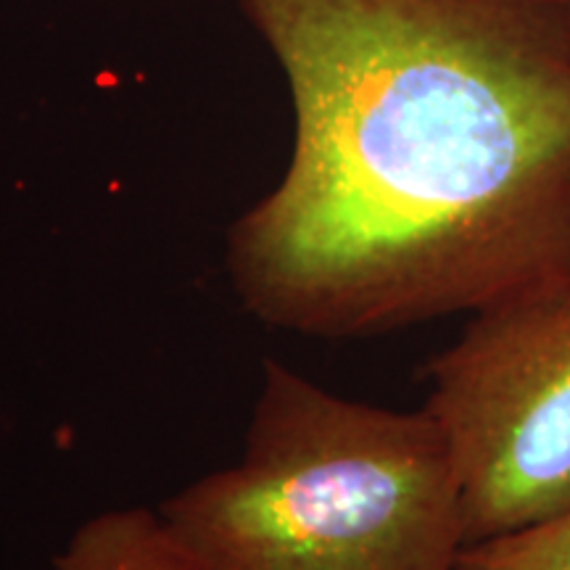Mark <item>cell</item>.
I'll list each match as a JSON object with an SVG mask.
<instances>
[{"mask_svg": "<svg viewBox=\"0 0 570 570\" xmlns=\"http://www.w3.org/2000/svg\"><path fill=\"white\" fill-rule=\"evenodd\" d=\"M288 169L227 233L254 317L370 338L570 285V0H238Z\"/></svg>", "mask_w": 570, "mask_h": 570, "instance_id": "1", "label": "cell"}, {"mask_svg": "<svg viewBox=\"0 0 570 570\" xmlns=\"http://www.w3.org/2000/svg\"><path fill=\"white\" fill-rule=\"evenodd\" d=\"M159 512L209 570H458L468 544L425 407L354 402L277 360L262 367L244 458Z\"/></svg>", "mask_w": 570, "mask_h": 570, "instance_id": "2", "label": "cell"}, {"mask_svg": "<svg viewBox=\"0 0 570 570\" xmlns=\"http://www.w3.org/2000/svg\"><path fill=\"white\" fill-rule=\"evenodd\" d=\"M425 373L468 544L570 510V285L475 312Z\"/></svg>", "mask_w": 570, "mask_h": 570, "instance_id": "3", "label": "cell"}, {"mask_svg": "<svg viewBox=\"0 0 570 570\" xmlns=\"http://www.w3.org/2000/svg\"><path fill=\"white\" fill-rule=\"evenodd\" d=\"M51 570H209L161 512L119 508L71 533Z\"/></svg>", "mask_w": 570, "mask_h": 570, "instance_id": "4", "label": "cell"}, {"mask_svg": "<svg viewBox=\"0 0 570 570\" xmlns=\"http://www.w3.org/2000/svg\"><path fill=\"white\" fill-rule=\"evenodd\" d=\"M458 570H570V510L465 544Z\"/></svg>", "mask_w": 570, "mask_h": 570, "instance_id": "5", "label": "cell"}]
</instances>
